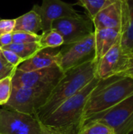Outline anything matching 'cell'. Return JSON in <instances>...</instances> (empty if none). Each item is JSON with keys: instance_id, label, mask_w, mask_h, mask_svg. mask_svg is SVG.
I'll return each mask as SVG.
<instances>
[{"instance_id": "cell-30", "label": "cell", "mask_w": 133, "mask_h": 134, "mask_svg": "<svg viewBox=\"0 0 133 134\" xmlns=\"http://www.w3.org/2000/svg\"><path fill=\"white\" fill-rule=\"evenodd\" d=\"M127 57H128V66L130 65V64H133V50L129 53L128 55H127Z\"/></svg>"}, {"instance_id": "cell-28", "label": "cell", "mask_w": 133, "mask_h": 134, "mask_svg": "<svg viewBox=\"0 0 133 134\" xmlns=\"http://www.w3.org/2000/svg\"><path fill=\"white\" fill-rule=\"evenodd\" d=\"M127 75L133 78V64L127 66L125 69H124L119 75Z\"/></svg>"}, {"instance_id": "cell-9", "label": "cell", "mask_w": 133, "mask_h": 134, "mask_svg": "<svg viewBox=\"0 0 133 134\" xmlns=\"http://www.w3.org/2000/svg\"><path fill=\"white\" fill-rule=\"evenodd\" d=\"M94 26L89 16L80 15L65 17L53 22L51 29L59 32L63 38L64 44L78 42L94 32Z\"/></svg>"}, {"instance_id": "cell-2", "label": "cell", "mask_w": 133, "mask_h": 134, "mask_svg": "<svg viewBox=\"0 0 133 134\" xmlns=\"http://www.w3.org/2000/svg\"><path fill=\"white\" fill-rule=\"evenodd\" d=\"M100 79L96 76L74 96L63 102L41 122L60 134H78L89 97Z\"/></svg>"}, {"instance_id": "cell-32", "label": "cell", "mask_w": 133, "mask_h": 134, "mask_svg": "<svg viewBox=\"0 0 133 134\" xmlns=\"http://www.w3.org/2000/svg\"><path fill=\"white\" fill-rule=\"evenodd\" d=\"M0 19H1V18H0Z\"/></svg>"}, {"instance_id": "cell-6", "label": "cell", "mask_w": 133, "mask_h": 134, "mask_svg": "<svg viewBox=\"0 0 133 134\" xmlns=\"http://www.w3.org/2000/svg\"><path fill=\"white\" fill-rule=\"evenodd\" d=\"M132 116L133 93L114 107L88 118L83 122L82 127L89 122H99L113 128L117 134H123Z\"/></svg>"}, {"instance_id": "cell-25", "label": "cell", "mask_w": 133, "mask_h": 134, "mask_svg": "<svg viewBox=\"0 0 133 134\" xmlns=\"http://www.w3.org/2000/svg\"><path fill=\"white\" fill-rule=\"evenodd\" d=\"M15 27V19H0V36L13 33Z\"/></svg>"}, {"instance_id": "cell-13", "label": "cell", "mask_w": 133, "mask_h": 134, "mask_svg": "<svg viewBox=\"0 0 133 134\" xmlns=\"http://www.w3.org/2000/svg\"><path fill=\"white\" fill-rule=\"evenodd\" d=\"M59 51L60 49L58 48L42 49L31 58L23 61L16 69L27 72L58 66Z\"/></svg>"}, {"instance_id": "cell-8", "label": "cell", "mask_w": 133, "mask_h": 134, "mask_svg": "<svg viewBox=\"0 0 133 134\" xmlns=\"http://www.w3.org/2000/svg\"><path fill=\"white\" fill-rule=\"evenodd\" d=\"M63 75V71L58 66L27 72L16 69L12 76V87L35 88L55 86Z\"/></svg>"}, {"instance_id": "cell-14", "label": "cell", "mask_w": 133, "mask_h": 134, "mask_svg": "<svg viewBox=\"0 0 133 134\" xmlns=\"http://www.w3.org/2000/svg\"><path fill=\"white\" fill-rule=\"evenodd\" d=\"M122 24L120 44L123 53L128 55L133 50V0H121Z\"/></svg>"}, {"instance_id": "cell-19", "label": "cell", "mask_w": 133, "mask_h": 134, "mask_svg": "<svg viewBox=\"0 0 133 134\" xmlns=\"http://www.w3.org/2000/svg\"><path fill=\"white\" fill-rule=\"evenodd\" d=\"M78 134H117L114 130L107 125L99 122H89L85 123Z\"/></svg>"}, {"instance_id": "cell-24", "label": "cell", "mask_w": 133, "mask_h": 134, "mask_svg": "<svg viewBox=\"0 0 133 134\" xmlns=\"http://www.w3.org/2000/svg\"><path fill=\"white\" fill-rule=\"evenodd\" d=\"M16 69L4 58L0 57V80L7 77H12Z\"/></svg>"}, {"instance_id": "cell-27", "label": "cell", "mask_w": 133, "mask_h": 134, "mask_svg": "<svg viewBox=\"0 0 133 134\" xmlns=\"http://www.w3.org/2000/svg\"><path fill=\"white\" fill-rule=\"evenodd\" d=\"M40 134H60L59 132L54 130L52 128H49L46 126H45L43 123L41 122V131Z\"/></svg>"}, {"instance_id": "cell-12", "label": "cell", "mask_w": 133, "mask_h": 134, "mask_svg": "<svg viewBox=\"0 0 133 134\" xmlns=\"http://www.w3.org/2000/svg\"><path fill=\"white\" fill-rule=\"evenodd\" d=\"M94 30L120 28L122 24L121 0H108L103 9L92 20Z\"/></svg>"}, {"instance_id": "cell-3", "label": "cell", "mask_w": 133, "mask_h": 134, "mask_svg": "<svg viewBox=\"0 0 133 134\" xmlns=\"http://www.w3.org/2000/svg\"><path fill=\"white\" fill-rule=\"evenodd\" d=\"M132 93L133 78L130 76L114 75L100 79L86 102L81 127L88 118L114 107Z\"/></svg>"}, {"instance_id": "cell-21", "label": "cell", "mask_w": 133, "mask_h": 134, "mask_svg": "<svg viewBox=\"0 0 133 134\" xmlns=\"http://www.w3.org/2000/svg\"><path fill=\"white\" fill-rule=\"evenodd\" d=\"M12 77L0 80V105H5L9 100L12 93Z\"/></svg>"}, {"instance_id": "cell-22", "label": "cell", "mask_w": 133, "mask_h": 134, "mask_svg": "<svg viewBox=\"0 0 133 134\" xmlns=\"http://www.w3.org/2000/svg\"><path fill=\"white\" fill-rule=\"evenodd\" d=\"M12 38H13V43L38 42L41 38V35L17 31V32L12 33Z\"/></svg>"}, {"instance_id": "cell-4", "label": "cell", "mask_w": 133, "mask_h": 134, "mask_svg": "<svg viewBox=\"0 0 133 134\" xmlns=\"http://www.w3.org/2000/svg\"><path fill=\"white\" fill-rule=\"evenodd\" d=\"M55 86L13 88L10 98L3 108L35 116L48 100Z\"/></svg>"}, {"instance_id": "cell-10", "label": "cell", "mask_w": 133, "mask_h": 134, "mask_svg": "<svg viewBox=\"0 0 133 134\" xmlns=\"http://www.w3.org/2000/svg\"><path fill=\"white\" fill-rule=\"evenodd\" d=\"M32 9L41 17L42 32L50 30L53 22L56 20L81 15L73 8L72 4L62 0H42L41 5H35Z\"/></svg>"}, {"instance_id": "cell-7", "label": "cell", "mask_w": 133, "mask_h": 134, "mask_svg": "<svg viewBox=\"0 0 133 134\" xmlns=\"http://www.w3.org/2000/svg\"><path fill=\"white\" fill-rule=\"evenodd\" d=\"M41 122L28 114L0 109V134H40Z\"/></svg>"}, {"instance_id": "cell-18", "label": "cell", "mask_w": 133, "mask_h": 134, "mask_svg": "<svg viewBox=\"0 0 133 134\" xmlns=\"http://www.w3.org/2000/svg\"><path fill=\"white\" fill-rule=\"evenodd\" d=\"M39 44L42 49L45 48H59L64 44L61 35L53 29L43 31L41 34Z\"/></svg>"}, {"instance_id": "cell-16", "label": "cell", "mask_w": 133, "mask_h": 134, "mask_svg": "<svg viewBox=\"0 0 133 134\" xmlns=\"http://www.w3.org/2000/svg\"><path fill=\"white\" fill-rule=\"evenodd\" d=\"M40 31H42L41 17L34 9L15 19L13 32L22 31L39 35Z\"/></svg>"}, {"instance_id": "cell-20", "label": "cell", "mask_w": 133, "mask_h": 134, "mask_svg": "<svg viewBox=\"0 0 133 134\" xmlns=\"http://www.w3.org/2000/svg\"><path fill=\"white\" fill-rule=\"evenodd\" d=\"M81 5L86 9L88 16L92 20L94 16L103 9L108 0H78Z\"/></svg>"}, {"instance_id": "cell-23", "label": "cell", "mask_w": 133, "mask_h": 134, "mask_svg": "<svg viewBox=\"0 0 133 134\" xmlns=\"http://www.w3.org/2000/svg\"><path fill=\"white\" fill-rule=\"evenodd\" d=\"M2 53L4 57V59L12 66L14 68H17L24 60L14 52L9 50V49H2Z\"/></svg>"}, {"instance_id": "cell-31", "label": "cell", "mask_w": 133, "mask_h": 134, "mask_svg": "<svg viewBox=\"0 0 133 134\" xmlns=\"http://www.w3.org/2000/svg\"><path fill=\"white\" fill-rule=\"evenodd\" d=\"M0 57L4 58V57H3V56H2V49H1V48H0Z\"/></svg>"}, {"instance_id": "cell-15", "label": "cell", "mask_w": 133, "mask_h": 134, "mask_svg": "<svg viewBox=\"0 0 133 134\" xmlns=\"http://www.w3.org/2000/svg\"><path fill=\"white\" fill-rule=\"evenodd\" d=\"M95 35V57L97 62L119 39L120 28H104L94 30Z\"/></svg>"}, {"instance_id": "cell-26", "label": "cell", "mask_w": 133, "mask_h": 134, "mask_svg": "<svg viewBox=\"0 0 133 134\" xmlns=\"http://www.w3.org/2000/svg\"><path fill=\"white\" fill-rule=\"evenodd\" d=\"M11 43H13L12 33L5 34V35L0 36V48L1 49H3L9 46Z\"/></svg>"}, {"instance_id": "cell-5", "label": "cell", "mask_w": 133, "mask_h": 134, "mask_svg": "<svg viewBox=\"0 0 133 134\" xmlns=\"http://www.w3.org/2000/svg\"><path fill=\"white\" fill-rule=\"evenodd\" d=\"M95 57L94 32L70 44L63 45L58 53V67L64 72Z\"/></svg>"}, {"instance_id": "cell-11", "label": "cell", "mask_w": 133, "mask_h": 134, "mask_svg": "<svg viewBox=\"0 0 133 134\" xmlns=\"http://www.w3.org/2000/svg\"><path fill=\"white\" fill-rule=\"evenodd\" d=\"M128 66V57L122 49L120 39L97 61L96 76L106 79L119 75Z\"/></svg>"}, {"instance_id": "cell-1", "label": "cell", "mask_w": 133, "mask_h": 134, "mask_svg": "<svg viewBox=\"0 0 133 134\" xmlns=\"http://www.w3.org/2000/svg\"><path fill=\"white\" fill-rule=\"evenodd\" d=\"M97 62L93 58L63 72L44 106L35 117L40 121L46 119L63 102L76 94L96 77Z\"/></svg>"}, {"instance_id": "cell-29", "label": "cell", "mask_w": 133, "mask_h": 134, "mask_svg": "<svg viewBox=\"0 0 133 134\" xmlns=\"http://www.w3.org/2000/svg\"><path fill=\"white\" fill-rule=\"evenodd\" d=\"M133 132V117L129 121V122L127 124L123 134H131Z\"/></svg>"}, {"instance_id": "cell-17", "label": "cell", "mask_w": 133, "mask_h": 134, "mask_svg": "<svg viewBox=\"0 0 133 134\" xmlns=\"http://www.w3.org/2000/svg\"><path fill=\"white\" fill-rule=\"evenodd\" d=\"M4 49H9L17 54L24 61L33 57L35 53L42 49L39 42L31 43H11L9 46L3 48Z\"/></svg>"}]
</instances>
